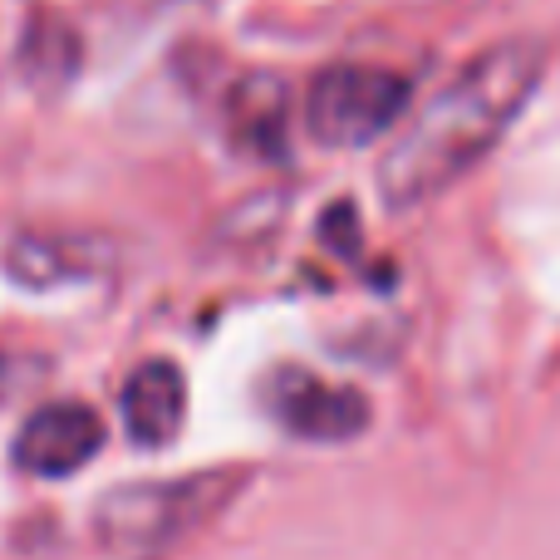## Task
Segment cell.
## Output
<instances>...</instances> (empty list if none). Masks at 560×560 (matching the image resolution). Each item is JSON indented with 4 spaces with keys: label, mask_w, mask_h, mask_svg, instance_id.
I'll return each mask as SVG.
<instances>
[{
    "label": "cell",
    "mask_w": 560,
    "mask_h": 560,
    "mask_svg": "<svg viewBox=\"0 0 560 560\" xmlns=\"http://www.w3.org/2000/svg\"><path fill=\"white\" fill-rule=\"evenodd\" d=\"M546 74L541 39H502L472 55L388 143L378 163V197L394 212L443 197L463 173H472L497 138L512 128Z\"/></svg>",
    "instance_id": "cell-1"
},
{
    "label": "cell",
    "mask_w": 560,
    "mask_h": 560,
    "mask_svg": "<svg viewBox=\"0 0 560 560\" xmlns=\"http://www.w3.org/2000/svg\"><path fill=\"white\" fill-rule=\"evenodd\" d=\"M124 433L138 447H167L187 418V378L173 359H143L118 388Z\"/></svg>",
    "instance_id": "cell-6"
},
{
    "label": "cell",
    "mask_w": 560,
    "mask_h": 560,
    "mask_svg": "<svg viewBox=\"0 0 560 560\" xmlns=\"http://www.w3.org/2000/svg\"><path fill=\"white\" fill-rule=\"evenodd\" d=\"M285 124H290V94L276 74H246L226 98V128L232 143L252 158L280 163L285 158Z\"/></svg>",
    "instance_id": "cell-7"
},
{
    "label": "cell",
    "mask_w": 560,
    "mask_h": 560,
    "mask_svg": "<svg viewBox=\"0 0 560 560\" xmlns=\"http://www.w3.org/2000/svg\"><path fill=\"white\" fill-rule=\"evenodd\" d=\"M0 378H5V364H0Z\"/></svg>",
    "instance_id": "cell-9"
},
{
    "label": "cell",
    "mask_w": 560,
    "mask_h": 560,
    "mask_svg": "<svg viewBox=\"0 0 560 560\" xmlns=\"http://www.w3.org/2000/svg\"><path fill=\"white\" fill-rule=\"evenodd\" d=\"M413 84L394 69L329 65L305 94V128L325 148H369L408 114Z\"/></svg>",
    "instance_id": "cell-3"
},
{
    "label": "cell",
    "mask_w": 560,
    "mask_h": 560,
    "mask_svg": "<svg viewBox=\"0 0 560 560\" xmlns=\"http://www.w3.org/2000/svg\"><path fill=\"white\" fill-rule=\"evenodd\" d=\"M94 242H55V236H15V246H10L5 256V271L10 280H20V285L30 290H49V285H65V280H79L89 276L94 266H84V252Z\"/></svg>",
    "instance_id": "cell-8"
},
{
    "label": "cell",
    "mask_w": 560,
    "mask_h": 560,
    "mask_svg": "<svg viewBox=\"0 0 560 560\" xmlns=\"http://www.w3.org/2000/svg\"><path fill=\"white\" fill-rule=\"evenodd\" d=\"M104 438V418L94 408L79 404V398H55L20 423L10 457H15L20 472L55 482V477H74L79 467L94 463Z\"/></svg>",
    "instance_id": "cell-5"
},
{
    "label": "cell",
    "mask_w": 560,
    "mask_h": 560,
    "mask_svg": "<svg viewBox=\"0 0 560 560\" xmlns=\"http://www.w3.org/2000/svg\"><path fill=\"white\" fill-rule=\"evenodd\" d=\"M236 492L232 472H197V477H173V482H133L118 487L98 502L94 532L108 551L124 556H153L173 546L177 536L197 532L217 506Z\"/></svg>",
    "instance_id": "cell-2"
},
{
    "label": "cell",
    "mask_w": 560,
    "mask_h": 560,
    "mask_svg": "<svg viewBox=\"0 0 560 560\" xmlns=\"http://www.w3.org/2000/svg\"><path fill=\"white\" fill-rule=\"evenodd\" d=\"M266 408L290 438H305V443H349L369 428V398L359 388L325 384L319 374L295 364L266 378Z\"/></svg>",
    "instance_id": "cell-4"
}]
</instances>
